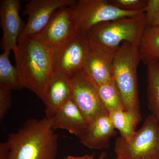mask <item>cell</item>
Segmentation results:
<instances>
[{
  "mask_svg": "<svg viewBox=\"0 0 159 159\" xmlns=\"http://www.w3.org/2000/svg\"><path fill=\"white\" fill-rule=\"evenodd\" d=\"M106 156V153L105 152H102L99 156V159H104L105 158Z\"/></svg>",
  "mask_w": 159,
  "mask_h": 159,
  "instance_id": "obj_27",
  "label": "cell"
},
{
  "mask_svg": "<svg viewBox=\"0 0 159 159\" xmlns=\"http://www.w3.org/2000/svg\"><path fill=\"white\" fill-rule=\"evenodd\" d=\"M71 98L83 114L88 123L98 117L108 115L99 97L97 87L82 70L70 75Z\"/></svg>",
  "mask_w": 159,
  "mask_h": 159,
  "instance_id": "obj_8",
  "label": "cell"
},
{
  "mask_svg": "<svg viewBox=\"0 0 159 159\" xmlns=\"http://www.w3.org/2000/svg\"><path fill=\"white\" fill-rule=\"evenodd\" d=\"M146 65L148 108L159 125V61H151Z\"/></svg>",
  "mask_w": 159,
  "mask_h": 159,
  "instance_id": "obj_17",
  "label": "cell"
},
{
  "mask_svg": "<svg viewBox=\"0 0 159 159\" xmlns=\"http://www.w3.org/2000/svg\"><path fill=\"white\" fill-rule=\"evenodd\" d=\"M73 7L77 12L78 33L83 34L98 24L145 12L124 11L113 6L108 0H79Z\"/></svg>",
  "mask_w": 159,
  "mask_h": 159,
  "instance_id": "obj_7",
  "label": "cell"
},
{
  "mask_svg": "<svg viewBox=\"0 0 159 159\" xmlns=\"http://www.w3.org/2000/svg\"><path fill=\"white\" fill-rule=\"evenodd\" d=\"M10 51H4L0 55V88L11 91L23 89L16 66L9 59Z\"/></svg>",
  "mask_w": 159,
  "mask_h": 159,
  "instance_id": "obj_19",
  "label": "cell"
},
{
  "mask_svg": "<svg viewBox=\"0 0 159 159\" xmlns=\"http://www.w3.org/2000/svg\"><path fill=\"white\" fill-rule=\"evenodd\" d=\"M115 152L118 159H159V125L151 115L127 139L117 138Z\"/></svg>",
  "mask_w": 159,
  "mask_h": 159,
  "instance_id": "obj_5",
  "label": "cell"
},
{
  "mask_svg": "<svg viewBox=\"0 0 159 159\" xmlns=\"http://www.w3.org/2000/svg\"><path fill=\"white\" fill-rule=\"evenodd\" d=\"M78 32L77 11L73 7L61 8L34 37L52 52L59 49Z\"/></svg>",
  "mask_w": 159,
  "mask_h": 159,
  "instance_id": "obj_6",
  "label": "cell"
},
{
  "mask_svg": "<svg viewBox=\"0 0 159 159\" xmlns=\"http://www.w3.org/2000/svg\"><path fill=\"white\" fill-rule=\"evenodd\" d=\"M94 154L86 155L82 156H68L64 159H95Z\"/></svg>",
  "mask_w": 159,
  "mask_h": 159,
  "instance_id": "obj_25",
  "label": "cell"
},
{
  "mask_svg": "<svg viewBox=\"0 0 159 159\" xmlns=\"http://www.w3.org/2000/svg\"><path fill=\"white\" fill-rule=\"evenodd\" d=\"M147 25L144 12L98 24L90 29L86 35L91 48L115 55L124 42L139 48L142 33Z\"/></svg>",
  "mask_w": 159,
  "mask_h": 159,
  "instance_id": "obj_3",
  "label": "cell"
},
{
  "mask_svg": "<svg viewBox=\"0 0 159 159\" xmlns=\"http://www.w3.org/2000/svg\"><path fill=\"white\" fill-rule=\"evenodd\" d=\"M114 55L91 48L82 70L97 88L114 80L112 67Z\"/></svg>",
  "mask_w": 159,
  "mask_h": 159,
  "instance_id": "obj_13",
  "label": "cell"
},
{
  "mask_svg": "<svg viewBox=\"0 0 159 159\" xmlns=\"http://www.w3.org/2000/svg\"><path fill=\"white\" fill-rule=\"evenodd\" d=\"M71 98L70 76L54 72L49 80L43 102L46 106V117L51 118Z\"/></svg>",
  "mask_w": 159,
  "mask_h": 159,
  "instance_id": "obj_12",
  "label": "cell"
},
{
  "mask_svg": "<svg viewBox=\"0 0 159 159\" xmlns=\"http://www.w3.org/2000/svg\"><path fill=\"white\" fill-rule=\"evenodd\" d=\"M118 9L128 11H145L148 0H108Z\"/></svg>",
  "mask_w": 159,
  "mask_h": 159,
  "instance_id": "obj_21",
  "label": "cell"
},
{
  "mask_svg": "<svg viewBox=\"0 0 159 159\" xmlns=\"http://www.w3.org/2000/svg\"><path fill=\"white\" fill-rule=\"evenodd\" d=\"M9 146L7 142L0 144V159H8Z\"/></svg>",
  "mask_w": 159,
  "mask_h": 159,
  "instance_id": "obj_24",
  "label": "cell"
},
{
  "mask_svg": "<svg viewBox=\"0 0 159 159\" xmlns=\"http://www.w3.org/2000/svg\"><path fill=\"white\" fill-rule=\"evenodd\" d=\"M13 51L23 88L33 92L43 102L54 73V52L33 36H20L17 48Z\"/></svg>",
  "mask_w": 159,
  "mask_h": 159,
  "instance_id": "obj_1",
  "label": "cell"
},
{
  "mask_svg": "<svg viewBox=\"0 0 159 159\" xmlns=\"http://www.w3.org/2000/svg\"><path fill=\"white\" fill-rule=\"evenodd\" d=\"M58 139L51 118L29 119L17 132L9 134L7 159H55Z\"/></svg>",
  "mask_w": 159,
  "mask_h": 159,
  "instance_id": "obj_2",
  "label": "cell"
},
{
  "mask_svg": "<svg viewBox=\"0 0 159 159\" xmlns=\"http://www.w3.org/2000/svg\"><path fill=\"white\" fill-rule=\"evenodd\" d=\"M11 91L0 88V120H2L11 105Z\"/></svg>",
  "mask_w": 159,
  "mask_h": 159,
  "instance_id": "obj_22",
  "label": "cell"
},
{
  "mask_svg": "<svg viewBox=\"0 0 159 159\" xmlns=\"http://www.w3.org/2000/svg\"><path fill=\"white\" fill-rule=\"evenodd\" d=\"M91 47L86 34L77 35L54 52L53 70L71 74L82 70Z\"/></svg>",
  "mask_w": 159,
  "mask_h": 159,
  "instance_id": "obj_9",
  "label": "cell"
},
{
  "mask_svg": "<svg viewBox=\"0 0 159 159\" xmlns=\"http://www.w3.org/2000/svg\"><path fill=\"white\" fill-rule=\"evenodd\" d=\"M74 0H31L25 7L24 14L28 15V21L20 36H34L39 33L49 22L57 10L73 7Z\"/></svg>",
  "mask_w": 159,
  "mask_h": 159,
  "instance_id": "obj_10",
  "label": "cell"
},
{
  "mask_svg": "<svg viewBox=\"0 0 159 159\" xmlns=\"http://www.w3.org/2000/svg\"><path fill=\"white\" fill-rule=\"evenodd\" d=\"M149 26H154L159 27V11L158 14L157 15L156 17L153 20V22L152 23L151 25Z\"/></svg>",
  "mask_w": 159,
  "mask_h": 159,
  "instance_id": "obj_26",
  "label": "cell"
},
{
  "mask_svg": "<svg viewBox=\"0 0 159 159\" xmlns=\"http://www.w3.org/2000/svg\"><path fill=\"white\" fill-rule=\"evenodd\" d=\"M159 11V0H148L145 9L147 25H151Z\"/></svg>",
  "mask_w": 159,
  "mask_h": 159,
  "instance_id": "obj_23",
  "label": "cell"
},
{
  "mask_svg": "<svg viewBox=\"0 0 159 159\" xmlns=\"http://www.w3.org/2000/svg\"><path fill=\"white\" fill-rule=\"evenodd\" d=\"M116 159H117V158H116Z\"/></svg>",
  "mask_w": 159,
  "mask_h": 159,
  "instance_id": "obj_28",
  "label": "cell"
},
{
  "mask_svg": "<svg viewBox=\"0 0 159 159\" xmlns=\"http://www.w3.org/2000/svg\"><path fill=\"white\" fill-rule=\"evenodd\" d=\"M20 6L19 0L1 2L0 21L3 31L1 47L4 51H13L17 48L19 39L23 30L19 14Z\"/></svg>",
  "mask_w": 159,
  "mask_h": 159,
  "instance_id": "obj_11",
  "label": "cell"
},
{
  "mask_svg": "<svg viewBox=\"0 0 159 159\" xmlns=\"http://www.w3.org/2000/svg\"><path fill=\"white\" fill-rule=\"evenodd\" d=\"M115 129L119 131L123 139L130 138L136 131L142 117L130 111L120 110L108 114Z\"/></svg>",
  "mask_w": 159,
  "mask_h": 159,
  "instance_id": "obj_18",
  "label": "cell"
},
{
  "mask_svg": "<svg viewBox=\"0 0 159 159\" xmlns=\"http://www.w3.org/2000/svg\"><path fill=\"white\" fill-rule=\"evenodd\" d=\"M97 88L100 99L108 114L124 110L123 99L114 80Z\"/></svg>",
  "mask_w": 159,
  "mask_h": 159,
  "instance_id": "obj_20",
  "label": "cell"
},
{
  "mask_svg": "<svg viewBox=\"0 0 159 159\" xmlns=\"http://www.w3.org/2000/svg\"><path fill=\"white\" fill-rule=\"evenodd\" d=\"M139 51L130 43H122L114 55L113 78L121 94L124 110L142 117L138 81Z\"/></svg>",
  "mask_w": 159,
  "mask_h": 159,
  "instance_id": "obj_4",
  "label": "cell"
},
{
  "mask_svg": "<svg viewBox=\"0 0 159 159\" xmlns=\"http://www.w3.org/2000/svg\"><path fill=\"white\" fill-rule=\"evenodd\" d=\"M116 130L108 115H102L89 123L78 139L81 144L90 149L107 148L111 139L116 135Z\"/></svg>",
  "mask_w": 159,
  "mask_h": 159,
  "instance_id": "obj_14",
  "label": "cell"
},
{
  "mask_svg": "<svg viewBox=\"0 0 159 159\" xmlns=\"http://www.w3.org/2000/svg\"><path fill=\"white\" fill-rule=\"evenodd\" d=\"M140 61L145 64L159 60V27L147 26L142 33L138 48Z\"/></svg>",
  "mask_w": 159,
  "mask_h": 159,
  "instance_id": "obj_16",
  "label": "cell"
},
{
  "mask_svg": "<svg viewBox=\"0 0 159 159\" xmlns=\"http://www.w3.org/2000/svg\"><path fill=\"white\" fill-rule=\"evenodd\" d=\"M51 119L54 129H64L78 138L89 125L83 114L71 98Z\"/></svg>",
  "mask_w": 159,
  "mask_h": 159,
  "instance_id": "obj_15",
  "label": "cell"
}]
</instances>
